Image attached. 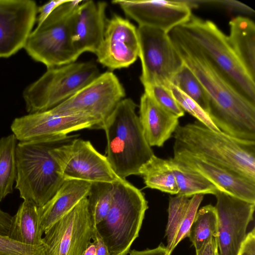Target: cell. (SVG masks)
<instances>
[{"instance_id": "cell-1", "label": "cell", "mask_w": 255, "mask_h": 255, "mask_svg": "<svg viewBox=\"0 0 255 255\" xmlns=\"http://www.w3.org/2000/svg\"><path fill=\"white\" fill-rule=\"evenodd\" d=\"M184 63L193 72L207 94V114L222 131L255 141V104L230 85L200 55L172 42Z\"/></svg>"}, {"instance_id": "cell-2", "label": "cell", "mask_w": 255, "mask_h": 255, "mask_svg": "<svg viewBox=\"0 0 255 255\" xmlns=\"http://www.w3.org/2000/svg\"><path fill=\"white\" fill-rule=\"evenodd\" d=\"M168 34L173 42L202 56L236 91L255 104V80L236 55L227 36L213 22L192 15Z\"/></svg>"}, {"instance_id": "cell-3", "label": "cell", "mask_w": 255, "mask_h": 255, "mask_svg": "<svg viewBox=\"0 0 255 255\" xmlns=\"http://www.w3.org/2000/svg\"><path fill=\"white\" fill-rule=\"evenodd\" d=\"M173 151L198 156L255 182V141L213 130L197 121L178 126Z\"/></svg>"}, {"instance_id": "cell-4", "label": "cell", "mask_w": 255, "mask_h": 255, "mask_svg": "<svg viewBox=\"0 0 255 255\" xmlns=\"http://www.w3.org/2000/svg\"><path fill=\"white\" fill-rule=\"evenodd\" d=\"M137 105L124 98L105 122L106 156L120 178L139 175L140 168L154 155L144 136L136 113Z\"/></svg>"}, {"instance_id": "cell-5", "label": "cell", "mask_w": 255, "mask_h": 255, "mask_svg": "<svg viewBox=\"0 0 255 255\" xmlns=\"http://www.w3.org/2000/svg\"><path fill=\"white\" fill-rule=\"evenodd\" d=\"M148 202L144 193L126 179L114 183L111 204L96 226L110 255H127L138 237Z\"/></svg>"}, {"instance_id": "cell-6", "label": "cell", "mask_w": 255, "mask_h": 255, "mask_svg": "<svg viewBox=\"0 0 255 255\" xmlns=\"http://www.w3.org/2000/svg\"><path fill=\"white\" fill-rule=\"evenodd\" d=\"M54 144L18 142L16 147L15 188L23 200L40 207L65 180L53 154Z\"/></svg>"}, {"instance_id": "cell-7", "label": "cell", "mask_w": 255, "mask_h": 255, "mask_svg": "<svg viewBox=\"0 0 255 255\" xmlns=\"http://www.w3.org/2000/svg\"><path fill=\"white\" fill-rule=\"evenodd\" d=\"M83 0H67L29 34L24 49L47 68L76 62L79 56L72 42L74 13Z\"/></svg>"}, {"instance_id": "cell-8", "label": "cell", "mask_w": 255, "mask_h": 255, "mask_svg": "<svg viewBox=\"0 0 255 255\" xmlns=\"http://www.w3.org/2000/svg\"><path fill=\"white\" fill-rule=\"evenodd\" d=\"M100 74L92 62H73L47 69L23 91L26 111L33 114L64 102Z\"/></svg>"}, {"instance_id": "cell-9", "label": "cell", "mask_w": 255, "mask_h": 255, "mask_svg": "<svg viewBox=\"0 0 255 255\" xmlns=\"http://www.w3.org/2000/svg\"><path fill=\"white\" fill-rule=\"evenodd\" d=\"M140 80L143 87L160 85L170 88L175 74L184 62L167 32L146 26L137 28Z\"/></svg>"}, {"instance_id": "cell-10", "label": "cell", "mask_w": 255, "mask_h": 255, "mask_svg": "<svg viewBox=\"0 0 255 255\" xmlns=\"http://www.w3.org/2000/svg\"><path fill=\"white\" fill-rule=\"evenodd\" d=\"M125 96V89L118 78L113 72L107 71L50 109L58 113L92 118L103 129L105 122Z\"/></svg>"}, {"instance_id": "cell-11", "label": "cell", "mask_w": 255, "mask_h": 255, "mask_svg": "<svg viewBox=\"0 0 255 255\" xmlns=\"http://www.w3.org/2000/svg\"><path fill=\"white\" fill-rule=\"evenodd\" d=\"M84 128L101 129L94 119L81 115H67L51 109L16 118L10 129L19 142L52 143L68 138L71 132Z\"/></svg>"}, {"instance_id": "cell-12", "label": "cell", "mask_w": 255, "mask_h": 255, "mask_svg": "<svg viewBox=\"0 0 255 255\" xmlns=\"http://www.w3.org/2000/svg\"><path fill=\"white\" fill-rule=\"evenodd\" d=\"M52 152L65 180L114 183L120 179L106 156L89 140L76 138L70 143L54 146Z\"/></svg>"}, {"instance_id": "cell-13", "label": "cell", "mask_w": 255, "mask_h": 255, "mask_svg": "<svg viewBox=\"0 0 255 255\" xmlns=\"http://www.w3.org/2000/svg\"><path fill=\"white\" fill-rule=\"evenodd\" d=\"M95 230L85 197L44 232L46 255H82Z\"/></svg>"}, {"instance_id": "cell-14", "label": "cell", "mask_w": 255, "mask_h": 255, "mask_svg": "<svg viewBox=\"0 0 255 255\" xmlns=\"http://www.w3.org/2000/svg\"><path fill=\"white\" fill-rule=\"evenodd\" d=\"M215 196L218 255H238L253 219L255 203L218 190Z\"/></svg>"}, {"instance_id": "cell-15", "label": "cell", "mask_w": 255, "mask_h": 255, "mask_svg": "<svg viewBox=\"0 0 255 255\" xmlns=\"http://www.w3.org/2000/svg\"><path fill=\"white\" fill-rule=\"evenodd\" d=\"M124 13L134 20L138 26L158 28L168 33L174 27L187 21L191 9L197 4L185 0H123L112 1Z\"/></svg>"}, {"instance_id": "cell-16", "label": "cell", "mask_w": 255, "mask_h": 255, "mask_svg": "<svg viewBox=\"0 0 255 255\" xmlns=\"http://www.w3.org/2000/svg\"><path fill=\"white\" fill-rule=\"evenodd\" d=\"M137 28L128 19L114 15L107 20L98 61L111 70L128 68L138 57Z\"/></svg>"}, {"instance_id": "cell-17", "label": "cell", "mask_w": 255, "mask_h": 255, "mask_svg": "<svg viewBox=\"0 0 255 255\" xmlns=\"http://www.w3.org/2000/svg\"><path fill=\"white\" fill-rule=\"evenodd\" d=\"M38 7L31 0H0V58L24 48L37 19Z\"/></svg>"}, {"instance_id": "cell-18", "label": "cell", "mask_w": 255, "mask_h": 255, "mask_svg": "<svg viewBox=\"0 0 255 255\" xmlns=\"http://www.w3.org/2000/svg\"><path fill=\"white\" fill-rule=\"evenodd\" d=\"M174 158L204 176L219 190L255 203V182L227 168L183 151H173Z\"/></svg>"}, {"instance_id": "cell-19", "label": "cell", "mask_w": 255, "mask_h": 255, "mask_svg": "<svg viewBox=\"0 0 255 255\" xmlns=\"http://www.w3.org/2000/svg\"><path fill=\"white\" fill-rule=\"evenodd\" d=\"M105 1H82L73 19L72 38L74 47L80 56L89 52L95 55L104 39L107 19Z\"/></svg>"}, {"instance_id": "cell-20", "label": "cell", "mask_w": 255, "mask_h": 255, "mask_svg": "<svg viewBox=\"0 0 255 255\" xmlns=\"http://www.w3.org/2000/svg\"><path fill=\"white\" fill-rule=\"evenodd\" d=\"M139 120L149 145L161 147L179 126V118L160 106L144 92L140 99Z\"/></svg>"}, {"instance_id": "cell-21", "label": "cell", "mask_w": 255, "mask_h": 255, "mask_svg": "<svg viewBox=\"0 0 255 255\" xmlns=\"http://www.w3.org/2000/svg\"><path fill=\"white\" fill-rule=\"evenodd\" d=\"M91 183L78 180H65L54 196L43 206L38 207L40 226L43 234L88 196Z\"/></svg>"}, {"instance_id": "cell-22", "label": "cell", "mask_w": 255, "mask_h": 255, "mask_svg": "<svg viewBox=\"0 0 255 255\" xmlns=\"http://www.w3.org/2000/svg\"><path fill=\"white\" fill-rule=\"evenodd\" d=\"M203 198L204 195L196 194L191 199L179 195L170 198L165 231V247L168 255H171L177 245L188 237L190 227Z\"/></svg>"}, {"instance_id": "cell-23", "label": "cell", "mask_w": 255, "mask_h": 255, "mask_svg": "<svg viewBox=\"0 0 255 255\" xmlns=\"http://www.w3.org/2000/svg\"><path fill=\"white\" fill-rule=\"evenodd\" d=\"M228 41L250 76L255 80V24L249 18L238 16L229 22Z\"/></svg>"}, {"instance_id": "cell-24", "label": "cell", "mask_w": 255, "mask_h": 255, "mask_svg": "<svg viewBox=\"0 0 255 255\" xmlns=\"http://www.w3.org/2000/svg\"><path fill=\"white\" fill-rule=\"evenodd\" d=\"M39 223L38 207L23 200L12 217L7 237L18 243L31 246L43 245Z\"/></svg>"}, {"instance_id": "cell-25", "label": "cell", "mask_w": 255, "mask_h": 255, "mask_svg": "<svg viewBox=\"0 0 255 255\" xmlns=\"http://www.w3.org/2000/svg\"><path fill=\"white\" fill-rule=\"evenodd\" d=\"M178 189L177 195L190 197L196 194L215 195L218 188L204 176L172 157L169 159Z\"/></svg>"}, {"instance_id": "cell-26", "label": "cell", "mask_w": 255, "mask_h": 255, "mask_svg": "<svg viewBox=\"0 0 255 255\" xmlns=\"http://www.w3.org/2000/svg\"><path fill=\"white\" fill-rule=\"evenodd\" d=\"M146 188L171 195H177L178 189L169 159L154 155L139 170Z\"/></svg>"}, {"instance_id": "cell-27", "label": "cell", "mask_w": 255, "mask_h": 255, "mask_svg": "<svg viewBox=\"0 0 255 255\" xmlns=\"http://www.w3.org/2000/svg\"><path fill=\"white\" fill-rule=\"evenodd\" d=\"M17 141L13 133L0 138V202L13 192L16 177Z\"/></svg>"}, {"instance_id": "cell-28", "label": "cell", "mask_w": 255, "mask_h": 255, "mask_svg": "<svg viewBox=\"0 0 255 255\" xmlns=\"http://www.w3.org/2000/svg\"><path fill=\"white\" fill-rule=\"evenodd\" d=\"M217 226L215 206L207 205L197 212L188 237L195 250L200 249L210 238L216 237Z\"/></svg>"}, {"instance_id": "cell-29", "label": "cell", "mask_w": 255, "mask_h": 255, "mask_svg": "<svg viewBox=\"0 0 255 255\" xmlns=\"http://www.w3.org/2000/svg\"><path fill=\"white\" fill-rule=\"evenodd\" d=\"M114 183L93 182L87 196L88 207L94 226L96 228L107 216L110 209Z\"/></svg>"}, {"instance_id": "cell-30", "label": "cell", "mask_w": 255, "mask_h": 255, "mask_svg": "<svg viewBox=\"0 0 255 255\" xmlns=\"http://www.w3.org/2000/svg\"><path fill=\"white\" fill-rule=\"evenodd\" d=\"M172 85L194 100L207 113L208 100L206 91L197 77L184 63L174 75Z\"/></svg>"}, {"instance_id": "cell-31", "label": "cell", "mask_w": 255, "mask_h": 255, "mask_svg": "<svg viewBox=\"0 0 255 255\" xmlns=\"http://www.w3.org/2000/svg\"><path fill=\"white\" fill-rule=\"evenodd\" d=\"M143 87L144 92L166 111L178 118L184 116L185 112L175 100L170 88L160 85Z\"/></svg>"}, {"instance_id": "cell-32", "label": "cell", "mask_w": 255, "mask_h": 255, "mask_svg": "<svg viewBox=\"0 0 255 255\" xmlns=\"http://www.w3.org/2000/svg\"><path fill=\"white\" fill-rule=\"evenodd\" d=\"M170 89L175 100L184 112H188L206 127L213 130H220L197 103L175 86L171 85Z\"/></svg>"}, {"instance_id": "cell-33", "label": "cell", "mask_w": 255, "mask_h": 255, "mask_svg": "<svg viewBox=\"0 0 255 255\" xmlns=\"http://www.w3.org/2000/svg\"><path fill=\"white\" fill-rule=\"evenodd\" d=\"M0 255H46V248L44 244L27 245L0 236Z\"/></svg>"}, {"instance_id": "cell-34", "label": "cell", "mask_w": 255, "mask_h": 255, "mask_svg": "<svg viewBox=\"0 0 255 255\" xmlns=\"http://www.w3.org/2000/svg\"><path fill=\"white\" fill-rule=\"evenodd\" d=\"M66 0H50L38 7L37 12L39 14L36 19L37 25L41 24L57 7L64 3Z\"/></svg>"}, {"instance_id": "cell-35", "label": "cell", "mask_w": 255, "mask_h": 255, "mask_svg": "<svg viewBox=\"0 0 255 255\" xmlns=\"http://www.w3.org/2000/svg\"><path fill=\"white\" fill-rule=\"evenodd\" d=\"M238 255H255V230L247 234Z\"/></svg>"}, {"instance_id": "cell-36", "label": "cell", "mask_w": 255, "mask_h": 255, "mask_svg": "<svg viewBox=\"0 0 255 255\" xmlns=\"http://www.w3.org/2000/svg\"><path fill=\"white\" fill-rule=\"evenodd\" d=\"M196 255H218L215 237L210 238L200 249L196 250Z\"/></svg>"}, {"instance_id": "cell-37", "label": "cell", "mask_w": 255, "mask_h": 255, "mask_svg": "<svg viewBox=\"0 0 255 255\" xmlns=\"http://www.w3.org/2000/svg\"><path fill=\"white\" fill-rule=\"evenodd\" d=\"M12 216L0 207V236L7 237L11 225Z\"/></svg>"}, {"instance_id": "cell-38", "label": "cell", "mask_w": 255, "mask_h": 255, "mask_svg": "<svg viewBox=\"0 0 255 255\" xmlns=\"http://www.w3.org/2000/svg\"><path fill=\"white\" fill-rule=\"evenodd\" d=\"M128 254L129 255H168L166 252V247L162 244L153 249L143 251L130 250Z\"/></svg>"}, {"instance_id": "cell-39", "label": "cell", "mask_w": 255, "mask_h": 255, "mask_svg": "<svg viewBox=\"0 0 255 255\" xmlns=\"http://www.w3.org/2000/svg\"><path fill=\"white\" fill-rule=\"evenodd\" d=\"M93 240L95 242L97 246V255H110L106 246L97 231L96 229Z\"/></svg>"}, {"instance_id": "cell-40", "label": "cell", "mask_w": 255, "mask_h": 255, "mask_svg": "<svg viewBox=\"0 0 255 255\" xmlns=\"http://www.w3.org/2000/svg\"><path fill=\"white\" fill-rule=\"evenodd\" d=\"M97 246L95 242L93 241L88 245L82 255H97Z\"/></svg>"}]
</instances>
